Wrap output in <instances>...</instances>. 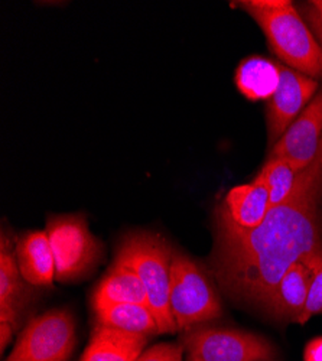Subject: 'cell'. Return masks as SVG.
I'll return each instance as SVG.
<instances>
[{"label": "cell", "mask_w": 322, "mask_h": 361, "mask_svg": "<svg viewBox=\"0 0 322 361\" xmlns=\"http://www.w3.org/2000/svg\"><path fill=\"white\" fill-rule=\"evenodd\" d=\"M322 142L292 195L253 231L217 237L214 274L233 296L265 307L292 264L322 252Z\"/></svg>", "instance_id": "obj_1"}, {"label": "cell", "mask_w": 322, "mask_h": 361, "mask_svg": "<svg viewBox=\"0 0 322 361\" xmlns=\"http://www.w3.org/2000/svg\"><path fill=\"white\" fill-rule=\"evenodd\" d=\"M234 5L259 23L282 63L311 78L322 77V48L292 2L252 0Z\"/></svg>", "instance_id": "obj_2"}, {"label": "cell", "mask_w": 322, "mask_h": 361, "mask_svg": "<svg viewBox=\"0 0 322 361\" xmlns=\"http://www.w3.org/2000/svg\"><path fill=\"white\" fill-rule=\"evenodd\" d=\"M172 259L173 253L163 237L152 233H135L123 240L114 260V263L130 269L143 283L159 334L177 331L169 307Z\"/></svg>", "instance_id": "obj_3"}, {"label": "cell", "mask_w": 322, "mask_h": 361, "mask_svg": "<svg viewBox=\"0 0 322 361\" xmlns=\"http://www.w3.org/2000/svg\"><path fill=\"white\" fill-rule=\"evenodd\" d=\"M171 314L177 329L220 318V298L201 267L187 256L175 253L171 269Z\"/></svg>", "instance_id": "obj_4"}, {"label": "cell", "mask_w": 322, "mask_h": 361, "mask_svg": "<svg viewBox=\"0 0 322 361\" xmlns=\"http://www.w3.org/2000/svg\"><path fill=\"white\" fill-rule=\"evenodd\" d=\"M47 234L55 260V281L80 279L99 262L101 246L82 216L49 219Z\"/></svg>", "instance_id": "obj_5"}, {"label": "cell", "mask_w": 322, "mask_h": 361, "mask_svg": "<svg viewBox=\"0 0 322 361\" xmlns=\"http://www.w3.org/2000/svg\"><path fill=\"white\" fill-rule=\"evenodd\" d=\"M75 322L67 310H51L27 322L6 361H68Z\"/></svg>", "instance_id": "obj_6"}, {"label": "cell", "mask_w": 322, "mask_h": 361, "mask_svg": "<svg viewBox=\"0 0 322 361\" xmlns=\"http://www.w3.org/2000/svg\"><path fill=\"white\" fill-rule=\"evenodd\" d=\"M188 361H275L273 345L239 329L198 328L184 338Z\"/></svg>", "instance_id": "obj_7"}, {"label": "cell", "mask_w": 322, "mask_h": 361, "mask_svg": "<svg viewBox=\"0 0 322 361\" xmlns=\"http://www.w3.org/2000/svg\"><path fill=\"white\" fill-rule=\"evenodd\" d=\"M266 184L256 176L253 183L231 188L218 208V235H240L257 228L271 209Z\"/></svg>", "instance_id": "obj_8"}, {"label": "cell", "mask_w": 322, "mask_h": 361, "mask_svg": "<svg viewBox=\"0 0 322 361\" xmlns=\"http://www.w3.org/2000/svg\"><path fill=\"white\" fill-rule=\"evenodd\" d=\"M318 82L286 66H280V82L268 102L269 143L273 146L316 96Z\"/></svg>", "instance_id": "obj_9"}, {"label": "cell", "mask_w": 322, "mask_h": 361, "mask_svg": "<svg viewBox=\"0 0 322 361\" xmlns=\"http://www.w3.org/2000/svg\"><path fill=\"white\" fill-rule=\"evenodd\" d=\"M322 142V92L297 117L272 146L269 158H283L299 171L306 169L318 155Z\"/></svg>", "instance_id": "obj_10"}, {"label": "cell", "mask_w": 322, "mask_h": 361, "mask_svg": "<svg viewBox=\"0 0 322 361\" xmlns=\"http://www.w3.org/2000/svg\"><path fill=\"white\" fill-rule=\"evenodd\" d=\"M321 257L322 252L309 260L292 264L263 308H266L276 318L298 322L306 304L315 266Z\"/></svg>", "instance_id": "obj_11"}, {"label": "cell", "mask_w": 322, "mask_h": 361, "mask_svg": "<svg viewBox=\"0 0 322 361\" xmlns=\"http://www.w3.org/2000/svg\"><path fill=\"white\" fill-rule=\"evenodd\" d=\"M16 262L29 285L51 286L55 279V260L47 231H27L15 245Z\"/></svg>", "instance_id": "obj_12"}, {"label": "cell", "mask_w": 322, "mask_h": 361, "mask_svg": "<svg viewBox=\"0 0 322 361\" xmlns=\"http://www.w3.org/2000/svg\"><path fill=\"white\" fill-rule=\"evenodd\" d=\"M148 343V336L97 325L80 361H136Z\"/></svg>", "instance_id": "obj_13"}, {"label": "cell", "mask_w": 322, "mask_h": 361, "mask_svg": "<svg viewBox=\"0 0 322 361\" xmlns=\"http://www.w3.org/2000/svg\"><path fill=\"white\" fill-rule=\"evenodd\" d=\"M23 281L12 240L6 234H2V242H0V322H8L15 329L19 324V314L26 304Z\"/></svg>", "instance_id": "obj_14"}, {"label": "cell", "mask_w": 322, "mask_h": 361, "mask_svg": "<svg viewBox=\"0 0 322 361\" xmlns=\"http://www.w3.org/2000/svg\"><path fill=\"white\" fill-rule=\"evenodd\" d=\"M120 304L148 305V293L140 279L130 269L113 263L107 275L93 292L92 305L94 311Z\"/></svg>", "instance_id": "obj_15"}, {"label": "cell", "mask_w": 322, "mask_h": 361, "mask_svg": "<svg viewBox=\"0 0 322 361\" xmlns=\"http://www.w3.org/2000/svg\"><path fill=\"white\" fill-rule=\"evenodd\" d=\"M234 81L247 100L269 102L280 82V64L260 55L249 56L239 64Z\"/></svg>", "instance_id": "obj_16"}, {"label": "cell", "mask_w": 322, "mask_h": 361, "mask_svg": "<svg viewBox=\"0 0 322 361\" xmlns=\"http://www.w3.org/2000/svg\"><path fill=\"white\" fill-rule=\"evenodd\" d=\"M94 312L99 325L148 337L159 333L156 318L148 305L120 304L106 307Z\"/></svg>", "instance_id": "obj_17"}, {"label": "cell", "mask_w": 322, "mask_h": 361, "mask_svg": "<svg viewBox=\"0 0 322 361\" xmlns=\"http://www.w3.org/2000/svg\"><path fill=\"white\" fill-rule=\"evenodd\" d=\"M301 172L294 164L283 158H268L257 176L269 190L272 207L283 204L292 195Z\"/></svg>", "instance_id": "obj_18"}, {"label": "cell", "mask_w": 322, "mask_h": 361, "mask_svg": "<svg viewBox=\"0 0 322 361\" xmlns=\"http://www.w3.org/2000/svg\"><path fill=\"white\" fill-rule=\"evenodd\" d=\"M318 314H322V257L315 266L306 304L298 319V324H305L314 315H318Z\"/></svg>", "instance_id": "obj_19"}, {"label": "cell", "mask_w": 322, "mask_h": 361, "mask_svg": "<svg viewBox=\"0 0 322 361\" xmlns=\"http://www.w3.org/2000/svg\"><path fill=\"white\" fill-rule=\"evenodd\" d=\"M182 345L163 343L142 353L136 361H182Z\"/></svg>", "instance_id": "obj_20"}, {"label": "cell", "mask_w": 322, "mask_h": 361, "mask_svg": "<svg viewBox=\"0 0 322 361\" xmlns=\"http://www.w3.org/2000/svg\"><path fill=\"white\" fill-rule=\"evenodd\" d=\"M305 22L322 48V2H311L305 6Z\"/></svg>", "instance_id": "obj_21"}, {"label": "cell", "mask_w": 322, "mask_h": 361, "mask_svg": "<svg viewBox=\"0 0 322 361\" xmlns=\"http://www.w3.org/2000/svg\"><path fill=\"white\" fill-rule=\"evenodd\" d=\"M304 361H322V337L314 338L306 344Z\"/></svg>", "instance_id": "obj_22"}, {"label": "cell", "mask_w": 322, "mask_h": 361, "mask_svg": "<svg viewBox=\"0 0 322 361\" xmlns=\"http://www.w3.org/2000/svg\"><path fill=\"white\" fill-rule=\"evenodd\" d=\"M13 326L8 322H0V340H2V351L6 350L8 343H11L12 340V333H13Z\"/></svg>", "instance_id": "obj_23"}]
</instances>
